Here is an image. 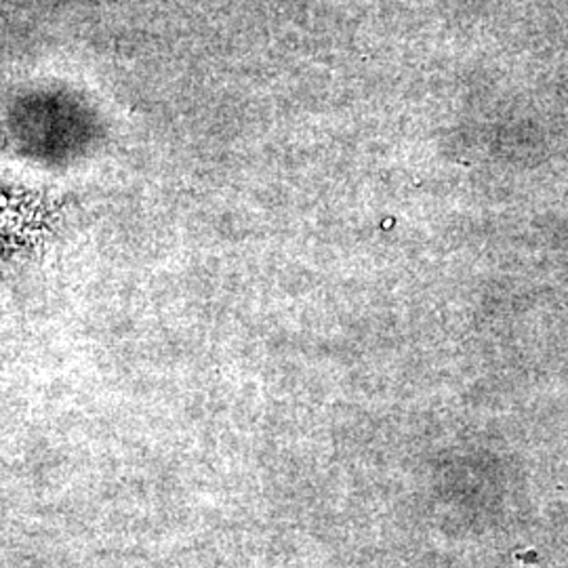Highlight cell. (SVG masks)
<instances>
[{"label":"cell","instance_id":"6da1fadb","mask_svg":"<svg viewBox=\"0 0 568 568\" xmlns=\"http://www.w3.org/2000/svg\"><path fill=\"white\" fill-rule=\"evenodd\" d=\"M530 567H532V558H530V554H525V551H516V554L511 556V565H509V568Z\"/></svg>","mask_w":568,"mask_h":568}]
</instances>
